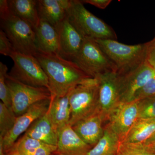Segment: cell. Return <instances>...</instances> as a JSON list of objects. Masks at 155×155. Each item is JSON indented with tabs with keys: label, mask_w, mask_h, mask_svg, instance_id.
Here are the masks:
<instances>
[{
	"label": "cell",
	"mask_w": 155,
	"mask_h": 155,
	"mask_svg": "<svg viewBox=\"0 0 155 155\" xmlns=\"http://www.w3.org/2000/svg\"><path fill=\"white\" fill-rule=\"evenodd\" d=\"M116 155H155L148 145L120 141Z\"/></svg>",
	"instance_id": "obj_24"
},
{
	"label": "cell",
	"mask_w": 155,
	"mask_h": 155,
	"mask_svg": "<svg viewBox=\"0 0 155 155\" xmlns=\"http://www.w3.org/2000/svg\"><path fill=\"white\" fill-rule=\"evenodd\" d=\"M118 75L121 102L134 101L137 93L155 76V70L146 62L123 75Z\"/></svg>",
	"instance_id": "obj_10"
},
{
	"label": "cell",
	"mask_w": 155,
	"mask_h": 155,
	"mask_svg": "<svg viewBox=\"0 0 155 155\" xmlns=\"http://www.w3.org/2000/svg\"><path fill=\"white\" fill-rule=\"evenodd\" d=\"M8 70L7 65L0 62V99L7 107L12 109L11 92L6 81Z\"/></svg>",
	"instance_id": "obj_26"
},
{
	"label": "cell",
	"mask_w": 155,
	"mask_h": 155,
	"mask_svg": "<svg viewBox=\"0 0 155 155\" xmlns=\"http://www.w3.org/2000/svg\"><path fill=\"white\" fill-rule=\"evenodd\" d=\"M57 152L63 155H85L92 148L68 124L58 131Z\"/></svg>",
	"instance_id": "obj_14"
},
{
	"label": "cell",
	"mask_w": 155,
	"mask_h": 155,
	"mask_svg": "<svg viewBox=\"0 0 155 155\" xmlns=\"http://www.w3.org/2000/svg\"><path fill=\"white\" fill-rule=\"evenodd\" d=\"M38 52L60 54L59 37L55 27L43 19L34 28Z\"/></svg>",
	"instance_id": "obj_16"
},
{
	"label": "cell",
	"mask_w": 155,
	"mask_h": 155,
	"mask_svg": "<svg viewBox=\"0 0 155 155\" xmlns=\"http://www.w3.org/2000/svg\"><path fill=\"white\" fill-rule=\"evenodd\" d=\"M52 155H63L57 152L56 151L55 152L53 153L52 154Z\"/></svg>",
	"instance_id": "obj_37"
},
{
	"label": "cell",
	"mask_w": 155,
	"mask_h": 155,
	"mask_svg": "<svg viewBox=\"0 0 155 155\" xmlns=\"http://www.w3.org/2000/svg\"><path fill=\"white\" fill-rule=\"evenodd\" d=\"M99 84L98 111L106 121L112 111L121 102L118 74L108 72L96 78Z\"/></svg>",
	"instance_id": "obj_11"
},
{
	"label": "cell",
	"mask_w": 155,
	"mask_h": 155,
	"mask_svg": "<svg viewBox=\"0 0 155 155\" xmlns=\"http://www.w3.org/2000/svg\"><path fill=\"white\" fill-rule=\"evenodd\" d=\"M99 84L97 78H87L78 84L69 94L71 116L69 125L73 126L97 110Z\"/></svg>",
	"instance_id": "obj_4"
},
{
	"label": "cell",
	"mask_w": 155,
	"mask_h": 155,
	"mask_svg": "<svg viewBox=\"0 0 155 155\" xmlns=\"http://www.w3.org/2000/svg\"><path fill=\"white\" fill-rule=\"evenodd\" d=\"M70 92L64 96L51 98L48 114L53 125L58 130L69 124L71 116L69 101Z\"/></svg>",
	"instance_id": "obj_19"
},
{
	"label": "cell",
	"mask_w": 155,
	"mask_h": 155,
	"mask_svg": "<svg viewBox=\"0 0 155 155\" xmlns=\"http://www.w3.org/2000/svg\"><path fill=\"white\" fill-rule=\"evenodd\" d=\"M70 2L68 0L37 1L40 19L47 21L56 28L67 17Z\"/></svg>",
	"instance_id": "obj_17"
},
{
	"label": "cell",
	"mask_w": 155,
	"mask_h": 155,
	"mask_svg": "<svg viewBox=\"0 0 155 155\" xmlns=\"http://www.w3.org/2000/svg\"><path fill=\"white\" fill-rule=\"evenodd\" d=\"M1 26L15 51L34 56L38 52L34 29L28 23L11 14L1 19Z\"/></svg>",
	"instance_id": "obj_6"
},
{
	"label": "cell",
	"mask_w": 155,
	"mask_h": 155,
	"mask_svg": "<svg viewBox=\"0 0 155 155\" xmlns=\"http://www.w3.org/2000/svg\"><path fill=\"white\" fill-rule=\"evenodd\" d=\"M47 76L51 97L66 95L88 77L75 63L59 54L38 52L34 56Z\"/></svg>",
	"instance_id": "obj_1"
},
{
	"label": "cell",
	"mask_w": 155,
	"mask_h": 155,
	"mask_svg": "<svg viewBox=\"0 0 155 155\" xmlns=\"http://www.w3.org/2000/svg\"><path fill=\"white\" fill-rule=\"evenodd\" d=\"M114 64L118 75H123L139 67L146 61L145 43L127 45L116 40H95Z\"/></svg>",
	"instance_id": "obj_3"
},
{
	"label": "cell",
	"mask_w": 155,
	"mask_h": 155,
	"mask_svg": "<svg viewBox=\"0 0 155 155\" xmlns=\"http://www.w3.org/2000/svg\"><path fill=\"white\" fill-rule=\"evenodd\" d=\"M10 57L14 65L9 76L26 85L49 89L47 76L35 57L14 51Z\"/></svg>",
	"instance_id": "obj_7"
},
{
	"label": "cell",
	"mask_w": 155,
	"mask_h": 155,
	"mask_svg": "<svg viewBox=\"0 0 155 155\" xmlns=\"http://www.w3.org/2000/svg\"><path fill=\"white\" fill-rule=\"evenodd\" d=\"M155 142V132L144 143L146 144H149L150 143Z\"/></svg>",
	"instance_id": "obj_35"
},
{
	"label": "cell",
	"mask_w": 155,
	"mask_h": 155,
	"mask_svg": "<svg viewBox=\"0 0 155 155\" xmlns=\"http://www.w3.org/2000/svg\"><path fill=\"white\" fill-rule=\"evenodd\" d=\"M71 61L92 78L108 72L116 73L114 64L93 39L84 38L80 50Z\"/></svg>",
	"instance_id": "obj_5"
},
{
	"label": "cell",
	"mask_w": 155,
	"mask_h": 155,
	"mask_svg": "<svg viewBox=\"0 0 155 155\" xmlns=\"http://www.w3.org/2000/svg\"><path fill=\"white\" fill-rule=\"evenodd\" d=\"M6 81L11 92L12 109L16 116H21L35 103L51 98L48 89L35 87L19 82L7 74Z\"/></svg>",
	"instance_id": "obj_8"
},
{
	"label": "cell",
	"mask_w": 155,
	"mask_h": 155,
	"mask_svg": "<svg viewBox=\"0 0 155 155\" xmlns=\"http://www.w3.org/2000/svg\"><path fill=\"white\" fill-rule=\"evenodd\" d=\"M12 44L2 29L0 30V53L1 54L6 56L11 55L14 51Z\"/></svg>",
	"instance_id": "obj_29"
},
{
	"label": "cell",
	"mask_w": 155,
	"mask_h": 155,
	"mask_svg": "<svg viewBox=\"0 0 155 155\" xmlns=\"http://www.w3.org/2000/svg\"><path fill=\"white\" fill-rule=\"evenodd\" d=\"M17 116L12 110L0 102V139H3L15 125Z\"/></svg>",
	"instance_id": "obj_23"
},
{
	"label": "cell",
	"mask_w": 155,
	"mask_h": 155,
	"mask_svg": "<svg viewBox=\"0 0 155 155\" xmlns=\"http://www.w3.org/2000/svg\"><path fill=\"white\" fill-rule=\"evenodd\" d=\"M138 118L137 101L120 102L109 115V124L122 140Z\"/></svg>",
	"instance_id": "obj_12"
},
{
	"label": "cell",
	"mask_w": 155,
	"mask_h": 155,
	"mask_svg": "<svg viewBox=\"0 0 155 155\" xmlns=\"http://www.w3.org/2000/svg\"><path fill=\"white\" fill-rule=\"evenodd\" d=\"M58 131L51 121L47 112L31 124L25 134L46 144L57 146Z\"/></svg>",
	"instance_id": "obj_18"
},
{
	"label": "cell",
	"mask_w": 155,
	"mask_h": 155,
	"mask_svg": "<svg viewBox=\"0 0 155 155\" xmlns=\"http://www.w3.org/2000/svg\"><path fill=\"white\" fill-rule=\"evenodd\" d=\"M8 2L13 15L28 23L34 29L38 25L40 19L37 1L9 0Z\"/></svg>",
	"instance_id": "obj_20"
},
{
	"label": "cell",
	"mask_w": 155,
	"mask_h": 155,
	"mask_svg": "<svg viewBox=\"0 0 155 155\" xmlns=\"http://www.w3.org/2000/svg\"><path fill=\"white\" fill-rule=\"evenodd\" d=\"M84 3H87L101 9H105L112 2L111 0H84Z\"/></svg>",
	"instance_id": "obj_32"
},
{
	"label": "cell",
	"mask_w": 155,
	"mask_h": 155,
	"mask_svg": "<svg viewBox=\"0 0 155 155\" xmlns=\"http://www.w3.org/2000/svg\"><path fill=\"white\" fill-rule=\"evenodd\" d=\"M154 38H155V37H154Z\"/></svg>",
	"instance_id": "obj_38"
},
{
	"label": "cell",
	"mask_w": 155,
	"mask_h": 155,
	"mask_svg": "<svg viewBox=\"0 0 155 155\" xmlns=\"http://www.w3.org/2000/svg\"><path fill=\"white\" fill-rule=\"evenodd\" d=\"M155 132V118H138L121 141L145 143Z\"/></svg>",
	"instance_id": "obj_22"
},
{
	"label": "cell",
	"mask_w": 155,
	"mask_h": 155,
	"mask_svg": "<svg viewBox=\"0 0 155 155\" xmlns=\"http://www.w3.org/2000/svg\"><path fill=\"white\" fill-rule=\"evenodd\" d=\"M57 150V146L45 144L28 155H52Z\"/></svg>",
	"instance_id": "obj_31"
},
{
	"label": "cell",
	"mask_w": 155,
	"mask_h": 155,
	"mask_svg": "<svg viewBox=\"0 0 155 155\" xmlns=\"http://www.w3.org/2000/svg\"><path fill=\"white\" fill-rule=\"evenodd\" d=\"M12 14L8 1L1 0L0 1V17L1 19H4Z\"/></svg>",
	"instance_id": "obj_33"
},
{
	"label": "cell",
	"mask_w": 155,
	"mask_h": 155,
	"mask_svg": "<svg viewBox=\"0 0 155 155\" xmlns=\"http://www.w3.org/2000/svg\"><path fill=\"white\" fill-rule=\"evenodd\" d=\"M146 62L155 70V38L146 43Z\"/></svg>",
	"instance_id": "obj_30"
},
{
	"label": "cell",
	"mask_w": 155,
	"mask_h": 155,
	"mask_svg": "<svg viewBox=\"0 0 155 155\" xmlns=\"http://www.w3.org/2000/svg\"><path fill=\"white\" fill-rule=\"evenodd\" d=\"M155 95V76L151 78L136 94L134 101H137Z\"/></svg>",
	"instance_id": "obj_28"
},
{
	"label": "cell",
	"mask_w": 155,
	"mask_h": 155,
	"mask_svg": "<svg viewBox=\"0 0 155 155\" xmlns=\"http://www.w3.org/2000/svg\"><path fill=\"white\" fill-rule=\"evenodd\" d=\"M51 99L43 100L31 106L24 114L17 117L11 131L3 139H0V150L6 153L14 146L21 134L26 132L35 120L46 114L49 108Z\"/></svg>",
	"instance_id": "obj_9"
},
{
	"label": "cell",
	"mask_w": 155,
	"mask_h": 155,
	"mask_svg": "<svg viewBox=\"0 0 155 155\" xmlns=\"http://www.w3.org/2000/svg\"><path fill=\"white\" fill-rule=\"evenodd\" d=\"M120 141L119 136L107 124L102 137L85 155H116Z\"/></svg>",
	"instance_id": "obj_21"
},
{
	"label": "cell",
	"mask_w": 155,
	"mask_h": 155,
	"mask_svg": "<svg viewBox=\"0 0 155 155\" xmlns=\"http://www.w3.org/2000/svg\"><path fill=\"white\" fill-rule=\"evenodd\" d=\"M0 155H20L19 153L14 150L11 149L8 152L4 153L2 151L0 150Z\"/></svg>",
	"instance_id": "obj_34"
},
{
	"label": "cell",
	"mask_w": 155,
	"mask_h": 155,
	"mask_svg": "<svg viewBox=\"0 0 155 155\" xmlns=\"http://www.w3.org/2000/svg\"><path fill=\"white\" fill-rule=\"evenodd\" d=\"M45 144L24 134L17 140L11 149L16 151L20 155H28Z\"/></svg>",
	"instance_id": "obj_25"
},
{
	"label": "cell",
	"mask_w": 155,
	"mask_h": 155,
	"mask_svg": "<svg viewBox=\"0 0 155 155\" xmlns=\"http://www.w3.org/2000/svg\"><path fill=\"white\" fill-rule=\"evenodd\" d=\"M67 17L84 38L117 40L114 29L88 11L81 1H70Z\"/></svg>",
	"instance_id": "obj_2"
},
{
	"label": "cell",
	"mask_w": 155,
	"mask_h": 155,
	"mask_svg": "<svg viewBox=\"0 0 155 155\" xmlns=\"http://www.w3.org/2000/svg\"><path fill=\"white\" fill-rule=\"evenodd\" d=\"M56 28L59 37V54L71 61L80 50L84 38L71 24L67 16Z\"/></svg>",
	"instance_id": "obj_13"
},
{
	"label": "cell",
	"mask_w": 155,
	"mask_h": 155,
	"mask_svg": "<svg viewBox=\"0 0 155 155\" xmlns=\"http://www.w3.org/2000/svg\"><path fill=\"white\" fill-rule=\"evenodd\" d=\"M105 121L104 116L97 110L72 127L84 141L93 147L102 137L104 130L103 124Z\"/></svg>",
	"instance_id": "obj_15"
},
{
	"label": "cell",
	"mask_w": 155,
	"mask_h": 155,
	"mask_svg": "<svg viewBox=\"0 0 155 155\" xmlns=\"http://www.w3.org/2000/svg\"><path fill=\"white\" fill-rule=\"evenodd\" d=\"M138 118H155V95L137 101Z\"/></svg>",
	"instance_id": "obj_27"
},
{
	"label": "cell",
	"mask_w": 155,
	"mask_h": 155,
	"mask_svg": "<svg viewBox=\"0 0 155 155\" xmlns=\"http://www.w3.org/2000/svg\"><path fill=\"white\" fill-rule=\"evenodd\" d=\"M149 146L151 149L153 151V152L155 154V142L152 143H150L149 144H147Z\"/></svg>",
	"instance_id": "obj_36"
}]
</instances>
